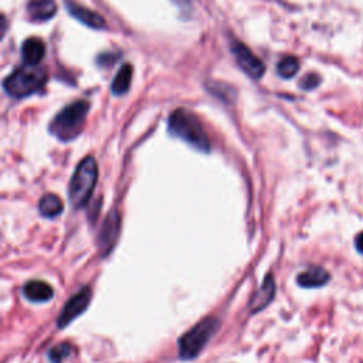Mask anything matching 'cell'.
<instances>
[{"label":"cell","mask_w":363,"mask_h":363,"mask_svg":"<svg viewBox=\"0 0 363 363\" xmlns=\"http://www.w3.org/2000/svg\"><path fill=\"white\" fill-rule=\"evenodd\" d=\"M329 279H330L329 272L320 267H312V268L298 274V277H296V282L302 288H318V286L325 285Z\"/></svg>","instance_id":"12"},{"label":"cell","mask_w":363,"mask_h":363,"mask_svg":"<svg viewBox=\"0 0 363 363\" xmlns=\"http://www.w3.org/2000/svg\"><path fill=\"white\" fill-rule=\"evenodd\" d=\"M6 31H7V20L3 14H0V40L4 37Z\"/></svg>","instance_id":"20"},{"label":"cell","mask_w":363,"mask_h":363,"mask_svg":"<svg viewBox=\"0 0 363 363\" xmlns=\"http://www.w3.org/2000/svg\"><path fill=\"white\" fill-rule=\"evenodd\" d=\"M91 295H92L91 288L84 286L74 296H71L69 301L64 305V308H62V311H61V313L57 319L58 328L68 326L77 316H79L88 308L89 301H91Z\"/></svg>","instance_id":"6"},{"label":"cell","mask_w":363,"mask_h":363,"mask_svg":"<svg viewBox=\"0 0 363 363\" xmlns=\"http://www.w3.org/2000/svg\"><path fill=\"white\" fill-rule=\"evenodd\" d=\"M45 84V72L35 65H24L17 68L4 79V89L9 95L23 98L38 92Z\"/></svg>","instance_id":"5"},{"label":"cell","mask_w":363,"mask_h":363,"mask_svg":"<svg viewBox=\"0 0 363 363\" xmlns=\"http://www.w3.org/2000/svg\"><path fill=\"white\" fill-rule=\"evenodd\" d=\"M38 208H40V213L45 217H57L62 213L64 210V204L61 201V199L52 193H48L45 196L41 197L40 203H38Z\"/></svg>","instance_id":"15"},{"label":"cell","mask_w":363,"mask_h":363,"mask_svg":"<svg viewBox=\"0 0 363 363\" xmlns=\"http://www.w3.org/2000/svg\"><path fill=\"white\" fill-rule=\"evenodd\" d=\"M88 111L89 104L85 101H77L65 106L50 123V132L60 140H72L82 132Z\"/></svg>","instance_id":"2"},{"label":"cell","mask_w":363,"mask_h":363,"mask_svg":"<svg viewBox=\"0 0 363 363\" xmlns=\"http://www.w3.org/2000/svg\"><path fill=\"white\" fill-rule=\"evenodd\" d=\"M169 130L172 135L187 142L200 152L207 153L210 150V140L201 122L187 109H176L170 115Z\"/></svg>","instance_id":"1"},{"label":"cell","mask_w":363,"mask_h":363,"mask_svg":"<svg viewBox=\"0 0 363 363\" xmlns=\"http://www.w3.org/2000/svg\"><path fill=\"white\" fill-rule=\"evenodd\" d=\"M354 244H356V250L363 254V231L354 238Z\"/></svg>","instance_id":"21"},{"label":"cell","mask_w":363,"mask_h":363,"mask_svg":"<svg viewBox=\"0 0 363 363\" xmlns=\"http://www.w3.org/2000/svg\"><path fill=\"white\" fill-rule=\"evenodd\" d=\"M98 179V166L92 156L84 157L77 166L68 187L69 201L75 208L85 206L94 191Z\"/></svg>","instance_id":"3"},{"label":"cell","mask_w":363,"mask_h":363,"mask_svg":"<svg viewBox=\"0 0 363 363\" xmlns=\"http://www.w3.org/2000/svg\"><path fill=\"white\" fill-rule=\"evenodd\" d=\"M233 52L235 55V60L237 62L240 64V67L252 78H259L262 74H264V64L262 61L254 55L251 52V50L245 45V44H241V43H235L233 45Z\"/></svg>","instance_id":"7"},{"label":"cell","mask_w":363,"mask_h":363,"mask_svg":"<svg viewBox=\"0 0 363 363\" xmlns=\"http://www.w3.org/2000/svg\"><path fill=\"white\" fill-rule=\"evenodd\" d=\"M275 295V282H274V278L271 274H268L261 285V288L254 294V296L251 298V302H250V309L252 313L261 311L262 308H265L271 299L274 298Z\"/></svg>","instance_id":"10"},{"label":"cell","mask_w":363,"mask_h":363,"mask_svg":"<svg viewBox=\"0 0 363 363\" xmlns=\"http://www.w3.org/2000/svg\"><path fill=\"white\" fill-rule=\"evenodd\" d=\"M24 296L31 302H45L52 298L54 291L51 285L44 281H30L23 288Z\"/></svg>","instance_id":"14"},{"label":"cell","mask_w":363,"mask_h":363,"mask_svg":"<svg viewBox=\"0 0 363 363\" xmlns=\"http://www.w3.org/2000/svg\"><path fill=\"white\" fill-rule=\"evenodd\" d=\"M45 54V44L38 37H30L23 43L21 55L27 65H37L43 61Z\"/></svg>","instance_id":"11"},{"label":"cell","mask_w":363,"mask_h":363,"mask_svg":"<svg viewBox=\"0 0 363 363\" xmlns=\"http://www.w3.org/2000/svg\"><path fill=\"white\" fill-rule=\"evenodd\" d=\"M220 320L216 316H207L190 328L179 339V354L182 359H194L217 332Z\"/></svg>","instance_id":"4"},{"label":"cell","mask_w":363,"mask_h":363,"mask_svg":"<svg viewBox=\"0 0 363 363\" xmlns=\"http://www.w3.org/2000/svg\"><path fill=\"white\" fill-rule=\"evenodd\" d=\"M132 74H133V69H132L130 64H125L121 67V69L115 75V79L111 86L112 92L115 95H122L129 89L130 81H132Z\"/></svg>","instance_id":"16"},{"label":"cell","mask_w":363,"mask_h":363,"mask_svg":"<svg viewBox=\"0 0 363 363\" xmlns=\"http://www.w3.org/2000/svg\"><path fill=\"white\" fill-rule=\"evenodd\" d=\"M65 6L68 13L78 21H81L82 24L91 27V28H102L105 27V20L95 13L94 10H89L72 0H65Z\"/></svg>","instance_id":"8"},{"label":"cell","mask_w":363,"mask_h":363,"mask_svg":"<svg viewBox=\"0 0 363 363\" xmlns=\"http://www.w3.org/2000/svg\"><path fill=\"white\" fill-rule=\"evenodd\" d=\"M27 14L33 21H45L55 14L54 0H30Z\"/></svg>","instance_id":"13"},{"label":"cell","mask_w":363,"mask_h":363,"mask_svg":"<svg viewBox=\"0 0 363 363\" xmlns=\"http://www.w3.org/2000/svg\"><path fill=\"white\" fill-rule=\"evenodd\" d=\"M319 82H320L319 75H316V74H308V75L303 77V79H302V88H305V89H312V88L318 86Z\"/></svg>","instance_id":"19"},{"label":"cell","mask_w":363,"mask_h":363,"mask_svg":"<svg viewBox=\"0 0 363 363\" xmlns=\"http://www.w3.org/2000/svg\"><path fill=\"white\" fill-rule=\"evenodd\" d=\"M118 233H119V216L113 210L105 218V223H104L101 234H99V247L102 248L104 254H106L115 245Z\"/></svg>","instance_id":"9"},{"label":"cell","mask_w":363,"mask_h":363,"mask_svg":"<svg viewBox=\"0 0 363 363\" xmlns=\"http://www.w3.org/2000/svg\"><path fill=\"white\" fill-rule=\"evenodd\" d=\"M72 352L71 345L68 343H60L57 346H54L50 352H48V359L51 363H62Z\"/></svg>","instance_id":"18"},{"label":"cell","mask_w":363,"mask_h":363,"mask_svg":"<svg viewBox=\"0 0 363 363\" xmlns=\"http://www.w3.org/2000/svg\"><path fill=\"white\" fill-rule=\"evenodd\" d=\"M298 68H299V61L292 55H286L278 62V72L284 78L294 77L298 72Z\"/></svg>","instance_id":"17"}]
</instances>
